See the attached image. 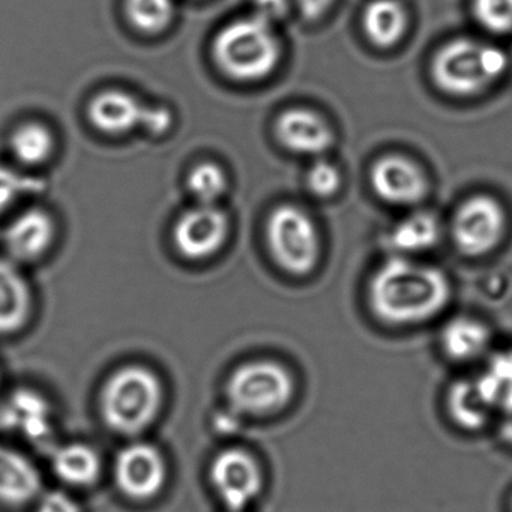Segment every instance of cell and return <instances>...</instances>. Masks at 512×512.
<instances>
[{
	"mask_svg": "<svg viewBox=\"0 0 512 512\" xmlns=\"http://www.w3.org/2000/svg\"><path fill=\"white\" fill-rule=\"evenodd\" d=\"M275 139L296 155H320L334 143V134L322 116L304 107H292L278 115Z\"/></svg>",
	"mask_w": 512,
	"mask_h": 512,
	"instance_id": "13",
	"label": "cell"
},
{
	"mask_svg": "<svg viewBox=\"0 0 512 512\" xmlns=\"http://www.w3.org/2000/svg\"><path fill=\"white\" fill-rule=\"evenodd\" d=\"M440 239V223L430 212H416L392 227L386 236L395 256L409 257L412 254L431 250Z\"/></svg>",
	"mask_w": 512,
	"mask_h": 512,
	"instance_id": "19",
	"label": "cell"
},
{
	"mask_svg": "<svg viewBox=\"0 0 512 512\" xmlns=\"http://www.w3.org/2000/svg\"><path fill=\"white\" fill-rule=\"evenodd\" d=\"M295 394V380L284 365L256 359L239 365L227 379L226 395L236 413L263 416L284 409Z\"/></svg>",
	"mask_w": 512,
	"mask_h": 512,
	"instance_id": "5",
	"label": "cell"
},
{
	"mask_svg": "<svg viewBox=\"0 0 512 512\" xmlns=\"http://www.w3.org/2000/svg\"><path fill=\"white\" fill-rule=\"evenodd\" d=\"M53 470L67 484L86 487L100 476V455L85 443H70L53 455Z\"/></svg>",
	"mask_w": 512,
	"mask_h": 512,
	"instance_id": "23",
	"label": "cell"
},
{
	"mask_svg": "<svg viewBox=\"0 0 512 512\" xmlns=\"http://www.w3.org/2000/svg\"><path fill=\"white\" fill-rule=\"evenodd\" d=\"M211 484L230 512H242L262 490V470L253 455L226 449L212 461Z\"/></svg>",
	"mask_w": 512,
	"mask_h": 512,
	"instance_id": "8",
	"label": "cell"
},
{
	"mask_svg": "<svg viewBox=\"0 0 512 512\" xmlns=\"http://www.w3.org/2000/svg\"><path fill=\"white\" fill-rule=\"evenodd\" d=\"M163 386L154 371L142 365L119 368L104 383L101 415L116 433L137 434L157 418Z\"/></svg>",
	"mask_w": 512,
	"mask_h": 512,
	"instance_id": "3",
	"label": "cell"
},
{
	"mask_svg": "<svg viewBox=\"0 0 512 512\" xmlns=\"http://www.w3.org/2000/svg\"><path fill=\"white\" fill-rule=\"evenodd\" d=\"M229 233V217L218 205H196L179 215L173 227L176 250L191 260L217 253Z\"/></svg>",
	"mask_w": 512,
	"mask_h": 512,
	"instance_id": "10",
	"label": "cell"
},
{
	"mask_svg": "<svg viewBox=\"0 0 512 512\" xmlns=\"http://www.w3.org/2000/svg\"><path fill=\"white\" fill-rule=\"evenodd\" d=\"M166 461L151 443H133L119 452L115 478L119 490L133 500H149L163 490Z\"/></svg>",
	"mask_w": 512,
	"mask_h": 512,
	"instance_id": "11",
	"label": "cell"
},
{
	"mask_svg": "<svg viewBox=\"0 0 512 512\" xmlns=\"http://www.w3.org/2000/svg\"><path fill=\"white\" fill-rule=\"evenodd\" d=\"M446 406L452 421L466 430L484 427L494 413L475 379L455 382L449 388Z\"/></svg>",
	"mask_w": 512,
	"mask_h": 512,
	"instance_id": "21",
	"label": "cell"
},
{
	"mask_svg": "<svg viewBox=\"0 0 512 512\" xmlns=\"http://www.w3.org/2000/svg\"><path fill=\"white\" fill-rule=\"evenodd\" d=\"M7 421L29 439H44L50 427L49 406L34 392H17L8 407Z\"/></svg>",
	"mask_w": 512,
	"mask_h": 512,
	"instance_id": "25",
	"label": "cell"
},
{
	"mask_svg": "<svg viewBox=\"0 0 512 512\" xmlns=\"http://www.w3.org/2000/svg\"><path fill=\"white\" fill-rule=\"evenodd\" d=\"M341 176L337 167L326 161H317L307 173V187L313 196L328 199L337 193Z\"/></svg>",
	"mask_w": 512,
	"mask_h": 512,
	"instance_id": "29",
	"label": "cell"
},
{
	"mask_svg": "<svg viewBox=\"0 0 512 512\" xmlns=\"http://www.w3.org/2000/svg\"><path fill=\"white\" fill-rule=\"evenodd\" d=\"M371 187L383 202L410 206L427 194V179L416 164L398 155L380 158L370 173Z\"/></svg>",
	"mask_w": 512,
	"mask_h": 512,
	"instance_id": "12",
	"label": "cell"
},
{
	"mask_svg": "<svg viewBox=\"0 0 512 512\" xmlns=\"http://www.w3.org/2000/svg\"><path fill=\"white\" fill-rule=\"evenodd\" d=\"M32 295L16 262L0 257V335L14 334L28 322Z\"/></svg>",
	"mask_w": 512,
	"mask_h": 512,
	"instance_id": "16",
	"label": "cell"
},
{
	"mask_svg": "<svg viewBox=\"0 0 512 512\" xmlns=\"http://www.w3.org/2000/svg\"><path fill=\"white\" fill-rule=\"evenodd\" d=\"M499 433L506 443L512 445V412L505 413V416H503V421L500 422Z\"/></svg>",
	"mask_w": 512,
	"mask_h": 512,
	"instance_id": "33",
	"label": "cell"
},
{
	"mask_svg": "<svg viewBox=\"0 0 512 512\" xmlns=\"http://www.w3.org/2000/svg\"><path fill=\"white\" fill-rule=\"evenodd\" d=\"M41 476L29 458L0 446V505L22 506L40 494Z\"/></svg>",
	"mask_w": 512,
	"mask_h": 512,
	"instance_id": "15",
	"label": "cell"
},
{
	"mask_svg": "<svg viewBox=\"0 0 512 512\" xmlns=\"http://www.w3.org/2000/svg\"><path fill=\"white\" fill-rule=\"evenodd\" d=\"M491 343L490 328L472 317H457L446 323L440 334V346L448 358L470 362L481 358Z\"/></svg>",
	"mask_w": 512,
	"mask_h": 512,
	"instance_id": "17",
	"label": "cell"
},
{
	"mask_svg": "<svg viewBox=\"0 0 512 512\" xmlns=\"http://www.w3.org/2000/svg\"><path fill=\"white\" fill-rule=\"evenodd\" d=\"M473 14L485 31L499 35L512 31V0H473Z\"/></svg>",
	"mask_w": 512,
	"mask_h": 512,
	"instance_id": "28",
	"label": "cell"
},
{
	"mask_svg": "<svg viewBox=\"0 0 512 512\" xmlns=\"http://www.w3.org/2000/svg\"><path fill=\"white\" fill-rule=\"evenodd\" d=\"M508 56L499 47L458 38L434 56L431 74L446 94L473 97L505 74Z\"/></svg>",
	"mask_w": 512,
	"mask_h": 512,
	"instance_id": "4",
	"label": "cell"
},
{
	"mask_svg": "<svg viewBox=\"0 0 512 512\" xmlns=\"http://www.w3.org/2000/svg\"><path fill=\"white\" fill-rule=\"evenodd\" d=\"M293 2L302 19L307 22H317L331 10L335 0H293Z\"/></svg>",
	"mask_w": 512,
	"mask_h": 512,
	"instance_id": "32",
	"label": "cell"
},
{
	"mask_svg": "<svg viewBox=\"0 0 512 512\" xmlns=\"http://www.w3.org/2000/svg\"><path fill=\"white\" fill-rule=\"evenodd\" d=\"M406 28V10L398 0H373L365 8V34L380 49L395 46L403 38Z\"/></svg>",
	"mask_w": 512,
	"mask_h": 512,
	"instance_id": "20",
	"label": "cell"
},
{
	"mask_svg": "<svg viewBox=\"0 0 512 512\" xmlns=\"http://www.w3.org/2000/svg\"><path fill=\"white\" fill-rule=\"evenodd\" d=\"M289 13V2L287 0H256L253 14L262 17L266 22L277 26L278 22L284 19Z\"/></svg>",
	"mask_w": 512,
	"mask_h": 512,
	"instance_id": "31",
	"label": "cell"
},
{
	"mask_svg": "<svg viewBox=\"0 0 512 512\" xmlns=\"http://www.w3.org/2000/svg\"><path fill=\"white\" fill-rule=\"evenodd\" d=\"M505 224V212L496 200L488 196L470 197L455 212L452 239L464 256H485L502 241Z\"/></svg>",
	"mask_w": 512,
	"mask_h": 512,
	"instance_id": "7",
	"label": "cell"
},
{
	"mask_svg": "<svg viewBox=\"0 0 512 512\" xmlns=\"http://www.w3.org/2000/svg\"><path fill=\"white\" fill-rule=\"evenodd\" d=\"M152 104L143 103L133 92L125 89H104L89 100L86 118L100 134L125 137L136 131L143 133L151 119Z\"/></svg>",
	"mask_w": 512,
	"mask_h": 512,
	"instance_id": "9",
	"label": "cell"
},
{
	"mask_svg": "<svg viewBox=\"0 0 512 512\" xmlns=\"http://www.w3.org/2000/svg\"><path fill=\"white\" fill-rule=\"evenodd\" d=\"M122 10L128 26L143 37H161L178 16L176 0H124Z\"/></svg>",
	"mask_w": 512,
	"mask_h": 512,
	"instance_id": "22",
	"label": "cell"
},
{
	"mask_svg": "<svg viewBox=\"0 0 512 512\" xmlns=\"http://www.w3.org/2000/svg\"><path fill=\"white\" fill-rule=\"evenodd\" d=\"M55 235L52 215L32 208L11 221L5 232V247L13 262H34L52 247Z\"/></svg>",
	"mask_w": 512,
	"mask_h": 512,
	"instance_id": "14",
	"label": "cell"
},
{
	"mask_svg": "<svg viewBox=\"0 0 512 512\" xmlns=\"http://www.w3.org/2000/svg\"><path fill=\"white\" fill-rule=\"evenodd\" d=\"M44 190L46 182L40 178L0 164V215L7 212L22 197L40 194Z\"/></svg>",
	"mask_w": 512,
	"mask_h": 512,
	"instance_id": "27",
	"label": "cell"
},
{
	"mask_svg": "<svg viewBox=\"0 0 512 512\" xmlns=\"http://www.w3.org/2000/svg\"><path fill=\"white\" fill-rule=\"evenodd\" d=\"M448 275L412 257L392 256L371 275V313L386 325L412 326L436 317L451 299Z\"/></svg>",
	"mask_w": 512,
	"mask_h": 512,
	"instance_id": "1",
	"label": "cell"
},
{
	"mask_svg": "<svg viewBox=\"0 0 512 512\" xmlns=\"http://www.w3.org/2000/svg\"><path fill=\"white\" fill-rule=\"evenodd\" d=\"M266 241L275 262L289 274H310L319 263V230L298 206L286 203L269 214Z\"/></svg>",
	"mask_w": 512,
	"mask_h": 512,
	"instance_id": "6",
	"label": "cell"
},
{
	"mask_svg": "<svg viewBox=\"0 0 512 512\" xmlns=\"http://www.w3.org/2000/svg\"><path fill=\"white\" fill-rule=\"evenodd\" d=\"M185 184L197 205H218L229 191V176L220 164L202 161L188 170Z\"/></svg>",
	"mask_w": 512,
	"mask_h": 512,
	"instance_id": "26",
	"label": "cell"
},
{
	"mask_svg": "<svg viewBox=\"0 0 512 512\" xmlns=\"http://www.w3.org/2000/svg\"><path fill=\"white\" fill-rule=\"evenodd\" d=\"M37 512H82L79 503L62 491H50L41 497Z\"/></svg>",
	"mask_w": 512,
	"mask_h": 512,
	"instance_id": "30",
	"label": "cell"
},
{
	"mask_svg": "<svg viewBox=\"0 0 512 512\" xmlns=\"http://www.w3.org/2000/svg\"><path fill=\"white\" fill-rule=\"evenodd\" d=\"M211 55L224 77L241 85H256L280 67L283 44L277 26L251 13L221 26L212 38Z\"/></svg>",
	"mask_w": 512,
	"mask_h": 512,
	"instance_id": "2",
	"label": "cell"
},
{
	"mask_svg": "<svg viewBox=\"0 0 512 512\" xmlns=\"http://www.w3.org/2000/svg\"><path fill=\"white\" fill-rule=\"evenodd\" d=\"M511 512H512V503H511Z\"/></svg>",
	"mask_w": 512,
	"mask_h": 512,
	"instance_id": "34",
	"label": "cell"
},
{
	"mask_svg": "<svg viewBox=\"0 0 512 512\" xmlns=\"http://www.w3.org/2000/svg\"><path fill=\"white\" fill-rule=\"evenodd\" d=\"M475 380L494 412H512V350L491 356L487 368Z\"/></svg>",
	"mask_w": 512,
	"mask_h": 512,
	"instance_id": "24",
	"label": "cell"
},
{
	"mask_svg": "<svg viewBox=\"0 0 512 512\" xmlns=\"http://www.w3.org/2000/svg\"><path fill=\"white\" fill-rule=\"evenodd\" d=\"M10 151L14 160L22 166L29 169L43 167L55 158L58 139L44 122H23L11 133Z\"/></svg>",
	"mask_w": 512,
	"mask_h": 512,
	"instance_id": "18",
	"label": "cell"
}]
</instances>
